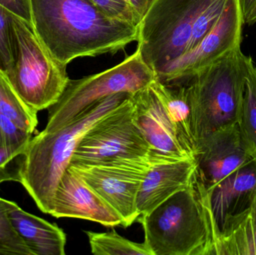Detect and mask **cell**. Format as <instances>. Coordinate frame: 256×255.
Instances as JSON below:
<instances>
[{
  "instance_id": "484cf974",
  "label": "cell",
  "mask_w": 256,
  "mask_h": 255,
  "mask_svg": "<svg viewBox=\"0 0 256 255\" xmlns=\"http://www.w3.org/2000/svg\"><path fill=\"white\" fill-rule=\"evenodd\" d=\"M32 134L0 112V146H20L30 143Z\"/></svg>"
},
{
  "instance_id": "4fadbf2b",
  "label": "cell",
  "mask_w": 256,
  "mask_h": 255,
  "mask_svg": "<svg viewBox=\"0 0 256 255\" xmlns=\"http://www.w3.org/2000/svg\"><path fill=\"white\" fill-rule=\"evenodd\" d=\"M50 215L90 220L105 227L122 226L118 213L69 167L58 181Z\"/></svg>"
},
{
  "instance_id": "83f0119b",
  "label": "cell",
  "mask_w": 256,
  "mask_h": 255,
  "mask_svg": "<svg viewBox=\"0 0 256 255\" xmlns=\"http://www.w3.org/2000/svg\"><path fill=\"white\" fill-rule=\"evenodd\" d=\"M0 4L18 17L32 25L30 0H0Z\"/></svg>"
},
{
  "instance_id": "4316f807",
  "label": "cell",
  "mask_w": 256,
  "mask_h": 255,
  "mask_svg": "<svg viewBox=\"0 0 256 255\" xmlns=\"http://www.w3.org/2000/svg\"><path fill=\"white\" fill-rule=\"evenodd\" d=\"M106 14L114 19L138 25L137 19L128 0H92Z\"/></svg>"
},
{
  "instance_id": "7c38bea8",
  "label": "cell",
  "mask_w": 256,
  "mask_h": 255,
  "mask_svg": "<svg viewBox=\"0 0 256 255\" xmlns=\"http://www.w3.org/2000/svg\"><path fill=\"white\" fill-rule=\"evenodd\" d=\"M132 121L148 143L150 158H192L180 146L166 110L150 85L132 94Z\"/></svg>"
},
{
  "instance_id": "8992f818",
  "label": "cell",
  "mask_w": 256,
  "mask_h": 255,
  "mask_svg": "<svg viewBox=\"0 0 256 255\" xmlns=\"http://www.w3.org/2000/svg\"><path fill=\"white\" fill-rule=\"evenodd\" d=\"M216 0H153L138 25L137 49L158 73L188 50L194 26Z\"/></svg>"
},
{
  "instance_id": "e0dca14e",
  "label": "cell",
  "mask_w": 256,
  "mask_h": 255,
  "mask_svg": "<svg viewBox=\"0 0 256 255\" xmlns=\"http://www.w3.org/2000/svg\"><path fill=\"white\" fill-rule=\"evenodd\" d=\"M150 86L164 104L180 146L190 157L194 158L197 145L192 104L186 82L166 84L156 77Z\"/></svg>"
},
{
  "instance_id": "8fae6325",
  "label": "cell",
  "mask_w": 256,
  "mask_h": 255,
  "mask_svg": "<svg viewBox=\"0 0 256 255\" xmlns=\"http://www.w3.org/2000/svg\"><path fill=\"white\" fill-rule=\"evenodd\" d=\"M196 174L206 191L254 160L238 123L218 130L197 144Z\"/></svg>"
},
{
  "instance_id": "d6986e66",
  "label": "cell",
  "mask_w": 256,
  "mask_h": 255,
  "mask_svg": "<svg viewBox=\"0 0 256 255\" xmlns=\"http://www.w3.org/2000/svg\"><path fill=\"white\" fill-rule=\"evenodd\" d=\"M0 112L13 120L26 131L33 134L37 127L38 112L18 95L7 75L0 69Z\"/></svg>"
},
{
  "instance_id": "ba28073f",
  "label": "cell",
  "mask_w": 256,
  "mask_h": 255,
  "mask_svg": "<svg viewBox=\"0 0 256 255\" xmlns=\"http://www.w3.org/2000/svg\"><path fill=\"white\" fill-rule=\"evenodd\" d=\"M132 95L84 135L70 165L96 166L149 157L150 147L132 121Z\"/></svg>"
},
{
  "instance_id": "4dcf8cb0",
  "label": "cell",
  "mask_w": 256,
  "mask_h": 255,
  "mask_svg": "<svg viewBox=\"0 0 256 255\" xmlns=\"http://www.w3.org/2000/svg\"><path fill=\"white\" fill-rule=\"evenodd\" d=\"M256 23V4L252 11L248 15V17L245 19L244 25H252Z\"/></svg>"
},
{
  "instance_id": "5bb4252c",
  "label": "cell",
  "mask_w": 256,
  "mask_h": 255,
  "mask_svg": "<svg viewBox=\"0 0 256 255\" xmlns=\"http://www.w3.org/2000/svg\"><path fill=\"white\" fill-rule=\"evenodd\" d=\"M196 167L195 158L190 157L168 160L152 159L137 196L138 215L149 214L168 198L186 189L192 181Z\"/></svg>"
},
{
  "instance_id": "d4e9b609",
  "label": "cell",
  "mask_w": 256,
  "mask_h": 255,
  "mask_svg": "<svg viewBox=\"0 0 256 255\" xmlns=\"http://www.w3.org/2000/svg\"><path fill=\"white\" fill-rule=\"evenodd\" d=\"M227 1L228 0H216L203 12L194 26L186 52L195 48L218 23Z\"/></svg>"
},
{
  "instance_id": "30bf717a",
  "label": "cell",
  "mask_w": 256,
  "mask_h": 255,
  "mask_svg": "<svg viewBox=\"0 0 256 255\" xmlns=\"http://www.w3.org/2000/svg\"><path fill=\"white\" fill-rule=\"evenodd\" d=\"M244 25L239 0H228L215 26L195 48L156 73L164 83L182 82L240 46Z\"/></svg>"
},
{
  "instance_id": "52a82bcc",
  "label": "cell",
  "mask_w": 256,
  "mask_h": 255,
  "mask_svg": "<svg viewBox=\"0 0 256 255\" xmlns=\"http://www.w3.org/2000/svg\"><path fill=\"white\" fill-rule=\"evenodd\" d=\"M156 79L155 72L143 61L136 49L120 64L96 74L69 79L58 101L48 109L46 131L56 130L74 119L99 100L112 94H134L149 86Z\"/></svg>"
},
{
  "instance_id": "7a4b0ae2",
  "label": "cell",
  "mask_w": 256,
  "mask_h": 255,
  "mask_svg": "<svg viewBox=\"0 0 256 255\" xmlns=\"http://www.w3.org/2000/svg\"><path fill=\"white\" fill-rule=\"evenodd\" d=\"M152 255H215L216 235L207 191L196 174L190 184L140 216Z\"/></svg>"
},
{
  "instance_id": "5b68a950",
  "label": "cell",
  "mask_w": 256,
  "mask_h": 255,
  "mask_svg": "<svg viewBox=\"0 0 256 255\" xmlns=\"http://www.w3.org/2000/svg\"><path fill=\"white\" fill-rule=\"evenodd\" d=\"M14 61L6 73L22 100L36 112L55 104L68 83L67 66L54 59L28 23L12 16Z\"/></svg>"
},
{
  "instance_id": "6da1fadb",
  "label": "cell",
  "mask_w": 256,
  "mask_h": 255,
  "mask_svg": "<svg viewBox=\"0 0 256 255\" xmlns=\"http://www.w3.org/2000/svg\"><path fill=\"white\" fill-rule=\"evenodd\" d=\"M30 6L38 38L63 65L117 53L138 40V25L111 17L92 0H30Z\"/></svg>"
},
{
  "instance_id": "ffe728a7",
  "label": "cell",
  "mask_w": 256,
  "mask_h": 255,
  "mask_svg": "<svg viewBox=\"0 0 256 255\" xmlns=\"http://www.w3.org/2000/svg\"><path fill=\"white\" fill-rule=\"evenodd\" d=\"M238 125L250 151L256 159V66L250 55L243 106Z\"/></svg>"
},
{
  "instance_id": "9c48e42d",
  "label": "cell",
  "mask_w": 256,
  "mask_h": 255,
  "mask_svg": "<svg viewBox=\"0 0 256 255\" xmlns=\"http://www.w3.org/2000/svg\"><path fill=\"white\" fill-rule=\"evenodd\" d=\"M150 163L149 156L96 166L69 165L68 167L118 213L123 227L128 228L140 217L137 196Z\"/></svg>"
},
{
  "instance_id": "f1b7e54d",
  "label": "cell",
  "mask_w": 256,
  "mask_h": 255,
  "mask_svg": "<svg viewBox=\"0 0 256 255\" xmlns=\"http://www.w3.org/2000/svg\"><path fill=\"white\" fill-rule=\"evenodd\" d=\"M152 1L153 0H128L140 22L142 18L146 14Z\"/></svg>"
},
{
  "instance_id": "603a6c76",
  "label": "cell",
  "mask_w": 256,
  "mask_h": 255,
  "mask_svg": "<svg viewBox=\"0 0 256 255\" xmlns=\"http://www.w3.org/2000/svg\"><path fill=\"white\" fill-rule=\"evenodd\" d=\"M28 144L0 146V185L7 181L20 182Z\"/></svg>"
},
{
  "instance_id": "f546056e",
  "label": "cell",
  "mask_w": 256,
  "mask_h": 255,
  "mask_svg": "<svg viewBox=\"0 0 256 255\" xmlns=\"http://www.w3.org/2000/svg\"><path fill=\"white\" fill-rule=\"evenodd\" d=\"M244 16V21L250 14L256 4V0H239Z\"/></svg>"
},
{
  "instance_id": "3957f363",
  "label": "cell",
  "mask_w": 256,
  "mask_h": 255,
  "mask_svg": "<svg viewBox=\"0 0 256 255\" xmlns=\"http://www.w3.org/2000/svg\"><path fill=\"white\" fill-rule=\"evenodd\" d=\"M131 95L127 92L112 94L96 102L62 127L50 131L44 130L32 136L20 184L40 211L50 214L58 181L68 168L84 135Z\"/></svg>"
},
{
  "instance_id": "cb8c5ba5",
  "label": "cell",
  "mask_w": 256,
  "mask_h": 255,
  "mask_svg": "<svg viewBox=\"0 0 256 255\" xmlns=\"http://www.w3.org/2000/svg\"><path fill=\"white\" fill-rule=\"evenodd\" d=\"M13 13L0 4V69L7 73L14 61L15 37Z\"/></svg>"
},
{
  "instance_id": "ac0fdd59",
  "label": "cell",
  "mask_w": 256,
  "mask_h": 255,
  "mask_svg": "<svg viewBox=\"0 0 256 255\" xmlns=\"http://www.w3.org/2000/svg\"><path fill=\"white\" fill-rule=\"evenodd\" d=\"M215 255H256V194L248 209L225 222Z\"/></svg>"
},
{
  "instance_id": "9a60e30c",
  "label": "cell",
  "mask_w": 256,
  "mask_h": 255,
  "mask_svg": "<svg viewBox=\"0 0 256 255\" xmlns=\"http://www.w3.org/2000/svg\"><path fill=\"white\" fill-rule=\"evenodd\" d=\"M256 194V159L240 166L207 191L216 242L225 222L248 209Z\"/></svg>"
},
{
  "instance_id": "277c9868",
  "label": "cell",
  "mask_w": 256,
  "mask_h": 255,
  "mask_svg": "<svg viewBox=\"0 0 256 255\" xmlns=\"http://www.w3.org/2000/svg\"><path fill=\"white\" fill-rule=\"evenodd\" d=\"M248 58L238 46L184 81L192 104L196 145L208 135L239 122Z\"/></svg>"
},
{
  "instance_id": "44dd1931",
  "label": "cell",
  "mask_w": 256,
  "mask_h": 255,
  "mask_svg": "<svg viewBox=\"0 0 256 255\" xmlns=\"http://www.w3.org/2000/svg\"><path fill=\"white\" fill-rule=\"evenodd\" d=\"M94 255H152L144 242H132L112 230L105 233L85 232Z\"/></svg>"
},
{
  "instance_id": "7402d4cb",
  "label": "cell",
  "mask_w": 256,
  "mask_h": 255,
  "mask_svg": "<svg viewBox=\"0 0 256 255\" xmlns=\"http://www.w3.org/2000/svg\"><path fill=\"white\" fill-rule=\"evenodd\" d=\"M10 201L0 198V255H32L10 221Z\"/></svg>"
},
{
  "instance_id": "2e32d148",
  "label": "cell",
  "mask_w": 256,
  "mask_h": 255,
  "mask_svg": "<svg viewBox=\"0 0 256 255\" xmlns=\"http://www.w3.org/2000/svg\"><path fill=\"white\" fill-rule=\"evenodd\" d=\"M9 217L32 255H66V235L57 225L32 215L12 202Z\"/></svg>"
}]
</instances>
